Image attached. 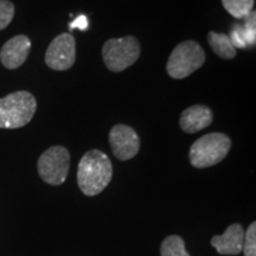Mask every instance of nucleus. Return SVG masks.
Here are the masks:
<instances>
[{
	"label": "nucleus",
	"instance_id": "nucleus-15",
	"mask_svg": "<svg viewBox=\"0 0 256 256\" xmlns=\"http://www.w3.org/2000/svg\"><path fill=\"white\" fill-rule=\"evenodd\" d=\"M243 252L244 256H256V223L252 222L248 226L243 238Z\"/></svg>",
	"mask_w": 256,
	"mask_h": 256
},
{
	"label": "nucleus",
	"instance_id": "nucleus-16",
	"mask_svg": "<svg viewBox=\"0 0 256 256\" xmlns=\"http://www.w3.org/2000/svg\"><path fill=\"white\" fill-rule=\"evenodd\" d=\"M14 17V5L10 0H0V31L8 28Z\"/></svg>",
	"mask_w": 256,
	"mask_h": 256
},
{
	"label": "nucleus",
	"instance_id": "nucleus-6",
	"mask_svg": "<svg viewBox=\"0 0 256 256\" xmlns=\"http://www.w3.org/2000/svg\"><path fill=\"white\" fill-rule=\"evenodd\" d=\"M40 177L46 184H63L68 177L70 168L69 151L63 146H52L40 156L37 162Z\"/></svg>",
	"mask_w": 256,
	"mask_h": 256
},
{
	"label": "nucleus",
	"instance_id": "nucleus-11",
	"mask_svg": "<svg viewBox=\"0 0 256 256\" xmlns=\"http://www.w3.org/2000/svg\"><path fill=\"white\" fill-rule=\"evenodd\" d=\"M214 115L209 107L202 104L191 106L180 115L179 124L186 133H196L212 124Z\"/></svg>",
	"mask_w": 256,
	"mask_h": 256
},
{
	"label": "nucleus",
	"instance_id": "nucleus-9",
	"mask_svg": "<svg viewBox=\"0 0 256 256\" xmlns=\"http://www.w3.org/2000/svg\"><path fill=\"white\" fill-rule=\"evenodd\" d=\"M31 50L30 38L18 34L8 40L0 50V62L8 69H17L26 60Z\"/></svg>",
	"mask_w": 256,
	"mask_h": 256
},
{
	"label": "nucleus",
	"instance_id": "nucleus-17",
	"mask_svg": "<svg viewBox=\"0 0 256 256\" xmlns=\"http://www.w3.org/2000/svg\"><path fill=\"white\" fill-rule=\"evenodd\" d=\"M244 19L246 22L243 30H244L246 40H247L248 46H254L256 42V14L254 10L247 17H244Z\"/></svg>",
	"mask_w": 256,
	"mask_h": 256
},
{
	"label": "nucleus",
	"instance_id": "nucleus-3",
	"mask_svg": "<svg viewBox=\"0 0 256 256\" xmlns=\"http://www.w3.org/2000/svg\"><path fill=\"white\" fill-rule=\"evenodd\" d=\"M232 147V140L223 133H209L192 144L190 162L194 168H206L226 158Z\"/></svg>",
	"mask_w": 256,
	"mask_h": 256
},
{
	"label": "nucleus",
	"instance_id": "nucleus-10",
	"mask_svg": "<svg viewBox=\"0 0 256 256\" xmlns=\"http://www.w3.org/2000/svg\"><path fill=\"white\" fill-rule=\"evenodd\" d=\"M244 230L238 223L230 224L222 235L211 238V246L220 255H238L243 248Z\"/></svg>",
	"mask_w": 256,
	"mask_h": 256
},
{
	"label": "nucleus",
	"instance_id": "nucleus-7",
	"mask_svg": "<svg viewBox=\"0 0 256 256\" xmlns=\"http://www.w3.org/2000/svg\"><path fill=\"white\" fill-rule=\"evenodd\" d=\"M76 60L75 38L70 34H58L46 52V63L50 69L64 72L72 68Z\"/></svg>",
	"mask_w": 256,
	"mask_h": 256
},
{
	"label": "nucleus",
	"instance_id": "nucleus-13",
	"mask_svg": "<svg viewBox=\"0 0 256 256\" xmlns=\"http://www.w3.org/2000/svg\"><path fill=\"white\" fill-rule=\"evenodd\" d=\"M162 256H190L185 249V242L180 236L171 235L166 238L160 248Z\"/></svg>",
	"mask_w": 256,
	"mask_h": 256
},
{
	"label": "nucleus",
	"instance_id": "nucleus-18",
	"mask_svg": "<svg viewBox=\"0 0 256 256\" xmlns=\"http://www.w3.org/2000/svg\"><path fill=\"white\" fill-rule=\"evenodd\" d=\"M230 42H232V46L235 48H240V49H244V48L248 46L247 40H246V36H244V30H243V26L241 25L236 24L235 26L232 28V34H230Z\"/></svg>",
	"mask_w": 256,
	"mask_h": 256
},
{
	"label": "nucleus",
	"instance_id": "nucleus-5",
	"mask_svg": "<svg viewBox=\"0 0 256 256\" xmlns=\"http://www.w3.org/2000/svg\"><path fill=\"white\" fill-rule=\"evenodd\" d=\"M140 56V44L136 37L108 40L102 48V57L108 69L113 72H121L133 66Z\"/></svg>",
	"mask_w": 256,
	"mask_h": 256
},
{
	"label": "nucleus",
	"instance_id": "nucleus-8",
	"mask_svg": "<svg viewBox=\"0 0 256 256\" xmlns=\"http://www.w3.org/2000/svg\"><path fill=\"white\" fill-rule=\"evenodd\" d=\"M110 144L119 160H130L138 154L140 139L136 130L127 124H115L110 132Z\"/></svg>",
	"mask_w": 256,
	"mask_h": 256
},
{
	"label": "nucleus",
	"instance_id": "nucleus-4",
	"mask_svg": "<svg viewBox=\"0 0 256 256\" xmlns=\"http://www.w3.org/2000/svg\"><path fill=\"white\" fill-rule=\"evenodd\" d=\"M206 62V52L197 42L185 40L174 48L168 57L166 70L172 78L182 80L190 76Z\"/></svg>",
	"mask_w": 256,
	"mask_h": 256
},
{
	"label": "nucleus",
	"instance_id": "nucleus-12",
	"mask_svg": "<svg viewBox=\"0 0 256 256\" xmlns=\"http://www.w3.org/2000/svg\"><path fill=\"white\" fill-rule=\"evenodd\" d=\"M208 42H209L214 52L220 58L232 60L236 56V49L232 46L228 34L210 31L208 34Z\"/></svg>",
	"mask_w": 256,
	"mask_h": 256
},
{
	"label": "nucleus",
	"instance_id": "nucleus-2",
	"mask_svg": "<svg viewBox=\"0 0 256 256\" xmlns=\"http://www.w3.org/2000/svg\"><path fill=\"white\" fill-rule=\"evenodd\" d=\"M37 101L31 92L19 90L0 98V128L16 130L24 127L34 118Z\"/></svg>",
	"mask_w": 256,
	"mask_h": 256
},
{
	"label": "nucleus",
	"instance_id": "nucleus-14",
	"mask_svg": "<svg viewBox=\"0 0 256 256\" xmlns=\"http://www.w3.org/2000/svg\"><path fill=\"white\" fill-rule=\"evenodd\" d=\"M222 4L232 17L242 19L252 11L254 0H222Z\"/></svg>",
	"mask_w": 256,
	"mask_h": 256
},
{
	"label": "nucleus",
	"instance_id": "nucleus-1",
	"mask_svg": "<svg viewBox=\"0 0 256 256\" xmlns=\"http://www.w3.org/2000/svg\"><path fill=\"white\" fill-rule=\"evenodd\" d=\"M112 177V162L104 152L90 150L81 158L78 168V184L86 196L101 194L110 185Z\"/></svg>",
	"mask_w": 256,
	"mask_h": 256
},
{
	"label": "nucleus",
	"instance_id": "nucleus-19",
	"mask_svg": "<svg viewBox=\"0 0 256 256\" xmlns=\"http://www.w3.org/2000/svg\"><path fill=\"white\" fill-rule=\"evenodd\" d=\"M70 30H72V28H80V30L84 31L88 28V19L86 17L84 14H81L78 16V18L75 19V20L72 22V23H70L69 25Z\"/></svg>",
	"mask_w": 256,
	"mask_h": 256
}]
</instances>
